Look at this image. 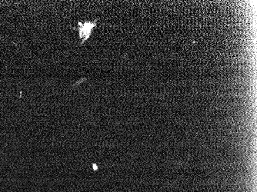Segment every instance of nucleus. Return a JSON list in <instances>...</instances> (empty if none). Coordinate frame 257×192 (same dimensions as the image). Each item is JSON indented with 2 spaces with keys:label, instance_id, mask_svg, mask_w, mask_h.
<instances>
[{
  "label": "nucleus",
  "instance_id": "nucleus-1",
  "mask_svg": "<svg viewBox=\"0 0 257 192\" xmlns=\"http://www.w3.org/2000/svg\"><path fill=\"white\" fill-rule=\"evenodd\" d=\"M78 26H79L78 29H79V38L82 39V44L91 35L92 31L96 26V22H86L83 24L81 22H79Z\"/></svg>",
  "mask_w": 257,
  "mask_h": 192
}]
</instances>
